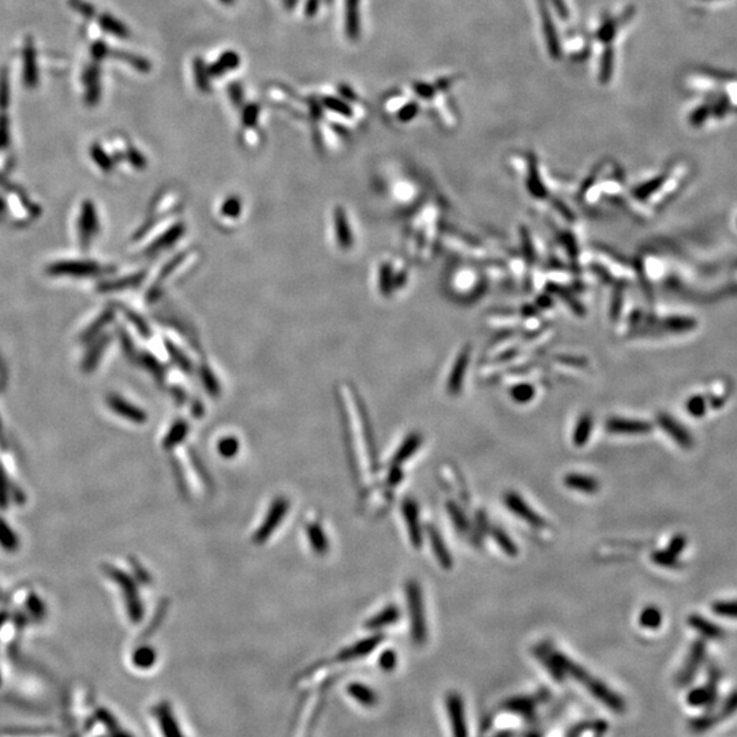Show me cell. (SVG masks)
<instances>
[{"label":"cell","mask_w":737,"mask_h":737,"mask_svg":"<svg viewBox=\"0 0 737 737\" xmlns=\"http://www.w3.org/2000/svg\"><path fill=\"white\" fill-rule=\"evenodd\" d=\"M558 661L564 669L565 677L571 676L575 681L580 682L598 702H601L604 706H607L614 713L625 711L624 699L617 692H614L613 689H611L604 681L589 674L582 665L575 664L571 658L565 657L560 651H558Z\"/></svg>","instance_id":"1"},{"label":"cell","mask_w":737,"mask_h":737,"mask_svg":"<svg viewBox=\"0 0 737 737\" xmlns=\"http://www.w3.org/2000/svg\"><path fill=\"white\" fill-rule=\"evenodd\" d=\"M406 596L411 621V636L418 646H422L428 640V622L421 584L417 580H409L406 584Z\"/></svg>","instance_id":"2"},{"label":"cell","mask_w":737,"mask_h":737,"mask_svg":"<svg viewBox=\"0 0 737 737\" xmlns=\"http://www.w3.org/2000/svg\"><path fill=\"white\" fill-rule=\"evenodd\" d=\"M288 509H290V501L286 497L275 498V501L272 502L265 516V520L262 522L259 529L255 531L253 541L255 544L266 542L272 537V534L277 530L282 520L287 516Z\"/></svg>","instance_id":"3"},{"label":"cell","mask_w":737,"mask_h":737,"mask_svg":"<svg viewBox=\"0 0 737 737\" xmlns=\"http://www.w3.org/2000/svg\"><path fill=\"white\" fill-rule=\"evenodd\" d=\"M504 502L507 505V508L513 513L516 515L518 518H520L522 520H524L526 523H529L531 527L534 529H544L547 527V522L545 519L538 513L535 512L527 502L526 500L519 495L518 493L515 491H508L504 494Z\"/></svg>","instance_id":"4"},{"label":"cell","mask_w":737,"mask_h":737,"mask_svg":"<svg viewBox=\"0 0 737 737\" xmlns=\"http://www.w3.org/2000/svg\"><path fill=\"white\" fill-rule=\"evenodd\" d=\"M445 707L451 723L452 736L467 737V724L463 698L458 692H449L445 698Z\"/></svg>","instance_id":"5"},{"label":"cell","mask_w":737,"mask_h":737,"mask_svg":"<svg viewBox=\"0 0 737 737\" xmlns=\"http://www.w3.org/2000/svg\"><path fill=\"white\" fill-rule=\"evenodd\" d=\"M402 512H403V518L407 523V530H409V537H410V541L413 544V547L420 551L424 545V533H422V527H421V520H420V508H418V504L413 500V498H406L402 504Z\"/></svg>","instance_id":"6"},{"label":"cell","mask_w":737,"mask_h":737,"mask_svg":"<svg viewBox=\"0 0 737 737\" xmlns=\"http://www.w3.org/2000/svg\"><path fill=\"white\" fill-rule=\"evenodd\" d=\"M100 265L92 261H61L48 268L52 276H95L100 273Z\"/></svg>","instance_id":"7"},{"label":"cell","mask_w":737,"mask_h":737,"mask_svg":"<svg viewBox=\"0 0 737 737\" xmlns=\"http://www.w3.org/2000/svg\"><path fill=\"white\" fill-rule=\"evenodd\" d=\"M112 572V576L114 579L122 586L123 590H124V597H126V602H127V608H128V614L130 617L137 622L142 618L144 616V608L139 602V598H138V594H137V589L134 586V583L131 582L130 578H127L123 572L119 571H111Z\"/></svg>","instance_id":"8"},{"label":"cell","mask_w":737,"mask_h":737,"mask_svg":"<svg viewBox=\"0 0 737 737\" xmlns=\"http://www.w3.org/2000/svg\"><path fill=\"white\" fill-rule=\"evenodd\" d=\"M97 227H99V222H97L96 209H95L92 202L86 201L82 205L81 215H79V222H78L79 242H81L82 247H86V246L89 245L92 237L97 233Z\"/></svg>","instance_id":"9"},{"label":"cell","mask_w":737,"mask_h":737,"mask_svg":"<svg viewBox=\"0 0 737 737\" xmlns=\"http://www.w3.org/2000/svg\"><path fill=\"white\" fill-rule=\"evenodd\" d=\"M705 656H706V647L703 645V642H695L688 653V657L678 674L677 677V681L678 684L684 685V684H688L689 681H692L694 676L696 674V671L699 669V667L702 665L703 660H705Z\"/></svg>","instance_id":"10"},{"label":"cell","mask_w":737,"mask_h":737,"mask_svg":"<svg viewBox=\"0 0 737 737\" xmlns=\"http://www.w3.org/2000/svg\"><path fill=\"white\" fill-rule=\"evenodd\" d=\"M153 714L157 720V724L160 727V731L163 737H186L182 734V729L171 710V706L166 702L159 703L153 709Z\"/></svg>","instance_id":"11"},{"label":"cell","mask_w":737,"mask_h":737,"mask_svg":"<svg viewBox=\"0 0 737 737\" xmlns=\"http://www.w3.org/2000/svg\"><path fill=\"white\" fill-rule=\"evenodd\" d=\"M534 654L556 681L561 682L567 678L564 669L558 661V651L554 650L551 645H547V643L538 645L534 649Z\"/></svg>","instance_id":"12"},{"label":"cell","mask_w":737,"mask_h":737,"mask_svg":"<svg viewBox=\"0 0 737 737\" xmlns=\"http://www.w3.org/2000/svg\"><path fill=\"white\" fill-rule=\"evenodd\" d=\"M658 425L665 433L669 434V437L678 444L684 449H691L694 445V440L689 434V431L682 428L680 422L674 420L669 414H660L658 415Z\"/></svg>","instance_id":"13"},{"label":"cell","mask_w":737,"mask_h":737,"mask_svg":"<svg viewBox=\"0 0 737 737\" xmlns=\"http://www.w3.org/2000/svg\"><path fill=\"white\" fill-rule=\"evenodd\" d=\"M382 640H384V635L368 636L366 639L360 640L355 645L342 650L337 654V660L339 661H353V660L364 658V657H366L368 654H370L371 651H374Z\"/></svg>","instance_id":"14"},{"label":"cell","mask_w":737,"mask_h":737,"mask_svg":"<svg viewBox=\"0 0 737 737\" xmlns=\"http://www.w3.org/2000/svg\"><path fill=\"white\" fill-rule=\"evenodd\" d=\"M426 534H428V538H429L431 551L435 556V560L438 561V564L444 569L449 571L452 568V565H453V558H452V554L449 552V549H448L441 533L433 524H428Z\"/></svg>","instance_id":"15"},{"label":"cell","mask_w":737,"mask_h":737,"mask_svg":"<svg viewBox=\"0 0 737 737\" xmlns=\"http://www.w3.org/2000/svg\"><path fill=\"white\" fill-rule=\"evenodd\" d=\"M653 426L650 422L640 420H628V418H609L607 421V430L614 434H646L651 431Z\"/></svg>","instance_id":"16"},{"label":"cell","mask_w":737,"mask_h":737,"mask_svg":"<svg viewBox=\"0 0 737 737\" xmlns=\"http://www.w3.org/2000/svg\"><path fill=\"white\" fill-rule=\"evenodd\" d=\"M717 700V676L709 681V684L692 689L688 696L687 702L694 707H711Z\"/></svg>","instance_id":"17"},{"label":"cell","mask_w":737,"mask_h":737,"mask_svg":"<svg viewBox=\"0 0 737 737\" xmlns=\"http://www.w3.org/2000/svg\"><path fill=\"white\" fill-rule=\"evenodd\" d=\"M469 366V350H464L462 351L453 366H452V371L449 374V378H448V384H446V389L451 395H459V392L462 391V386H463V381H464V375H466V370Z\"/></svg>","instance_id":"18"},{"label":"cell","mask_w":737,"mask_h":737,"mask_svg":"<svg viewBox=\"0 0 737 737\" xmlns=\"http://www.w3.org/2000/svg\"><path fill=\"white\" fill-rule=\"evenodd\" d=\"M564 485L572 491H582L586 494H596L601 487L597 478L579 473H571L565 475Z\"/></svg>","instance_id":"19"},{"label":"cell","mask_w":737,"mask_h":737,"mask_svg":"<svg viewBox=\"0 0 737 737\" xmlns=\"http://www.w3.org/2000/svg\"><path fill=\"white\" fill-rule=\"evenodd\" d=\"M333 222H335V234H336L337 244L343 248L351 247L354 242L353 231H351V226L348 223L347 215L342 206L336 208L335 215H333Z\"/></svg>","instance_id":"20"},{"label":"cell","mask_w":737,"mask_h":737,"mask_svg":"<svg viewBox=\"0 0 737 737\" xmlns=\"http://www.w3.org/2000/svg\"><path fill=\"white\" fill-rule=\"evenodd\" d=\"M108 403L110 406L112 407V410L115 413H118L119 415H122L123 418L128 420V421H132V422H137V424H142L146 421V414L139 410L138 407L130 404L128 402L123 400L122 397L119 396H111L108 399Z\"/></svg>","instance_id":"21"},{"label":"cell","mask_w":737,"mask_h":737,"mask_svg":"<svg viewBox=\"0 0 737 737\" xmlns=\"http://www.w3.org/2000/svg\"><path fill=\"white\" fill-rule=\"evenodd\" d=\"M421 444H422V435L420 433L409 434L406 437V440L397 448V451H396V453H395V456L392 459V464L400 466L404 462H407L420 449Z\"/></svg>","instance_id":"22"},{"label":"cell","mask_w":737,"mask_h":737,"mask_svg":"<svg viewBox=\"0 0 737 737\" xmlns=\"http://www.w3.org/2000/svg\"><path fill=\"white\" fill-rule=\"evenodd\" d=\"M239 64H241V58L237 52L226 51L217 61L208 67V72L210 78H220L226 72L238 68Z\"/></svg>","instance_id":"23"},{"label":"cell","mask_w":737,"mask_h":737,"mask_svg":"<svg viewBox=\"0 0 737 737\" xmlns=\"http://www.w3.org/2000/svg\"><path fill=\"white\" fill-rule=\"evenodd\" d=\"M346 35L350 40L360 39V0H346Z\"/></svg>","instance_id":"24"},{"label":"cell","mask_w":737,"mask_h":737,"mask_svg":"<svg viewBox=\"0 0 737 737\" xmlns=\"http://www.w3.org/2000/svg\"><path fill=\"white\" fill-rule=\"evenodd\" d=\"M399 618H400V609L396 605H389L385 609H382L380 613L368 618L365 627L368 629H380V628H385L388 625L397 622Z\"/></svg>","instance_id":"25"},{"label":"cell","mask_w":737,"mask_h":737,"mask_svg":"<svg viewBox=\"0 0 737 737\" xmlns=\"http://www.w3.org/2000/svg\"><path fill=\"white\" fill-rule=\"evenodd\" d=\"M593 428H594V420H593V415L591 414H582L580 418L576 422V426L573 429V434H572V441L576 446H583L587 444V441L590 440L591 437V433H593Z\"/></svg>","instance_id":"26"},{"label":"cell","mask_w":737,"mask_h":737,"mask_svg":"<svg viewBox=\"0 0 737 737\" xmlns=\"http://www.w3.org/2000/svg\"><path fill=\"white\" fill-rule=\"evenodd\" d=\"M307 538L311 549L317 554H325L329 551V541L318 523H310L306 527Z\"/></svg>","instance_id":"27"},{"label":"cell","mask_w":737,"mask_h":737,"mask_svg":"<svg viewBox=\"0 0 737 737\" xmlns=\"http://www.w3.org/2000/svg\"><path fill=\"white\" fill-rule=\"evenodd\" d=\"M348 694L361 705L364 706H375L378 702V696L373 688H370L361 682H353L347 688Z\"/></svg>","instance_id":"28"},{"label":"cell","mask_w":737,"mask_h":737,"mask_svg":"<svg viewBox=\"0 0 737 737\" xmlns=\"http://www.w3.org/2000/svg\"><path fill=\"white\" fill-rule=\"evenodd\" d=\"M445 507H446L448 515H449V518H451V520H452V523H453L456 531H458V533H463V534H464V533H469L471 524H470V522H469V519H467L464 511L462 509V507H460L458 502L452 501V500L446 501V505H445Z\"/></svg>","instance_id":"29"},{"label":"cell","mask_w":737,"mask_h":737,"mask_svg":"<svg viewBox=\"0 0 737 737\" xmlns=\"http://www.w3.org/2000/svg\"><path fill=\"white\" fill-rule=\"evenodd\" d=\"M489 534H491V538L495 541V544L500 547V549L504 553H507L508 556L511 557H515L518 556L519 549H518V545L515 544V541L507 534L505 530L497 527V526H491L489 529Z\"/></svg>","instance_id":"30"},{"label":"cell","mask_w":737,"mask_h":737,"mask_svg":"<svg viewBox=\"0 0 737 737\" xmlns=\"http://www.w3.org/2000/svg\"><path fill=\"white\" fill-rule=\"evenodd\" d=\"M689 625L692 628H695L698 632H700L703 636L706 638H710V639H718L723 636V629L711 622H709L706 618L700 617V616H691L689 620H688Z\"/></svg>","instance_id":"31"},{"label":"cell","mask_w":737,"mask_h":737,"mask_svg":"<svg viewBox=\"0 0 737 737\" xmlns=\"http://www.w3.org/2000/svg\"><path fill=\"white\" fill-rule=\"evenodd\" d=\"M193 71H194V79L195 85L201 92H209L210 90V75L208 72V66L201 58H195L193 61Z\"/></svg>","instance_id":"32"},{"label":"cell","mask_w":737,"mask_h":737,"mask_svg":"<svg viewBox=\"0 0 737 737\" xmlns=\"http://www.w3.org/2000/svg\"><path fill=\"white\" fill-rule=\"evenodd\" d=\"M187 433H188V424L184 422V421H177L173 425V428L170 429V431L167 433V435H166V440L163 442L164 448L166 449H173L174 446L181 444L186 438Z\"/></svg>","instance_id":"33"},{"label":"cell","mask_w":737,"mask_h":737,"mask_svg":"<svg viewBox=\"0 0 737 737\" xmlns=\"http://www.w3.org/2000/svg\"><path fill=\"white\" fill-rule=\"evenodd\" d=\"M639 624L646 629H657L662 624V613L657 607H646L639 614Z\"/></svg>","instance_id":"34"},{"label":"cell","mask_w":737,"mask_h":737,"mask_svg":"<svg viewBox=\"0 0 737 737\" xmlns=\"http://www.w3.org/2000/svg\"><path fill=\"white\" fill-rule=\"evenodd\" d=\"M489 520H488V516L484 511H478L477 512V516H475V524H474V530H473V535H471V541L475 547H480L485 538V535L489 533Z\"/></svg>","instance_id":"35"},{"label":"cell","mask_w":737,"mask_h":737,"mask_svg":"<svg viewBox=\"0 0 737 737\" xmlns=\"http://www.w3.org/2000/svg\"><path fill=\"white\" fill-rule=\"evenodd\" d=\"M132 662L139 669H149L156 662V651L152 647L142 646L138 650H135L132 656Z\"/></svg>","instance_id":"36"},{"label":"cell","mask_w":737,"mask_h":737,"mask_svg":"<svg viewBox=\"0 0 737 737\" xmlns=\"http://www.w3.org/2000/svg\"><path fill=\"white\" fill-rule=\"evenodd\" d=\"M511 397L520 404L529 403L535 396V389L531 384H518L509 391Z\"/></svg>","instance_id":"37"},{"label":"cell","mask_w":737,"mask_h":737,"mask_svg":"<svg viewBox=\"0 0 737 737\" xmlns=\"http://www.w3.org/2000/svg\"><path fill=\"white\" fill-rule=\"evenodd\" d=\"M542 21H544V26H545V35L548 37V43H549V51L552 54V57H558V41H557V37H556V33H554V28H553L552 21H551V17L549 14L542 8Z\"/></svg>","instance_id":"38"},{"label":"cell","mask_w":737,"mask_h":737,"mask_svg":"<svg viewBox=\"0 0 737 737\" xmlns=\"http://www.w3.org/2000/svg\"><path fill=\"white\" fill-rule=\"evenodd\" d=\"M507 707L512 711H518V713H522L524 714L526 717H530L533 713H534V702L530 699V698H519V699H512L507 703Z\"/></svg>","instance_id":"39"},{"label":"cell","mask_w":737,"mask_h":737,"mask_svg":"<svg viewBox=\"0 0 737 737\" xmlns=\"http://www.w3.org/2000/svg\"><path fill=\"white\" fill-rule=\"evenodd\" d=\"M651 560L660 567L664 568H676L678 567V556L669 551H657L651 553Z\"/></svg>","instance_id":"40"},{"label":"cell","mask_w":737,"mask_h":737,"mask_svg":"<svg viewBox=\"0 0 737 737\" xmlns=\"http://www.w3.org/2000/svg\"><path fill=\"white\" fill-rule=\"evenodd\" d=\"M322 103H324V106H325L328 110H331V111L335 112V114H339V115H342V117H351V115H353L351 108H350L343 100H340V99H336V97L329 96V97H324Z\"/></svg>","instance_id":"41"},{"label":"cell","mask_w":737,"mask_h":737,"mask_svg":"<svg viewBox=\"0 0 737 737\" xmlns=\"http://www.w3.org/2000/svg\"><path fill=\"white\" fill-rule=\"evenodd\" d=\"M217 449L224 458H234L239 452V441L234 437H226L217 444Z\"/></svg>","instance_id":"42"},{"label":"cell","mask_w":737,"mask_h":737,"mask_svg":"<svg viewBox=\"0 0 737 737\" xmlns=\"http://www.w3.org/2000/svg\"><path fill=\"white\" fill-rule=\"evenodd\" d=\"M736 713L737 691H735V692H734V694H732V695H731V696H729V698H728V699H727V700L724 702V705H723V707H721V710H720V711H718V713L716 714V717H717L718 723H721L723 720H725V718H729V717H732V716H734V714H736Z\"/></svg>","instance_id":"43"},{"label":"cell","mask_w":737,"mask_h":737,"mask_svg":"<svg viewBox=\"0 0 737 737\" xmlns=\"http://www.w3.org/2000/svg\"><path fill=\"white\" fill-rule=\"evenodd\" d=\"M142 276H144V275L138 273V275H132V276L124 277L122 280L119 279V280H117V282H111V283L103 286L101 290H107V291H110V290H123V288H127V287H132V286H135V284H138V283L141 282Z\"/></svg>","instance_id":"44"},{"label":"cell","mask_w":737,"mask_h":737,"mask_svg":"<svg viewBox=\"0 0 737 737\" xmlns=\"http://www.w3.org/2000/svg\"><path fill=\"white\" fill-rule=\"evenodd\" d=\"M714 613L729 618H737V601H720L713 605Z\"/></svg>","instance_id":"45"},{"label":"cell","mask_w":737,"mask_h":737,"mask_svg":"<svg viewBox=\"0 0 737 737\" xmlns=\"http://www.w3.org/2000/svg\"><path fill=\"white\" fill-rule=\"evenodd\" d=\"M242 212V202L237 197L227 198L222 205V215L227 217H237Z\"/></svg>","instance_id":"46"},{"label":"cell","mask_w":737,"mask_h":737,"mask_svg":"<svg viewBox=\"0 0 737 737\" xmlns=\"http://www.w3.org/2000/svg\"><path fill=\"white\" fill-rule=\"evenodd\" d=\"M201 377H202V382H204L205 388L210 392V395L212 396H217L220 393V385L216 381L215 375L212 374V370L209 368H201Z\"/></svg>","instance_id":"47"},{"label":"cell","mask_w":737,"mask_h":737,"mask_svg":"<svg viewBox=\"0 0 737 737\" xmlns=\"http://www.w3.org/2000/svg\"><path fill=\"white\" fill-rule=\"evenodd\" d=\"M396 664H397V656L393 650H385L378 658V665L385 672H392L396 668Z\"/></svg>","instance_id":"48"},{"label":"cell","mask_w":737,"mask_h":737,"mask_svg":"<svg viewBox=\"0 0 737 737\" xmlns=\"http://www.w3.org/2000/svg\"><path fill=\"white\" fill-rule=\"evenodd\" d=\"M395 282L392 280V271L388 265H382L381 269H380V287H381V291H384L385 294L391 291V288L395 286L393 284Z\"/></svg>","instance_id":"49"},{"label":"cell","mask_w":737,"mask_h":737,"mask_svg":"<svg viewBox=\"0 0 737 737\" xmlns=\"http://www.w3.org/2000/svg\"><path fill=\"white\" fill-rule=\"evenodd\" d=\"M687 411L695 418L703 417V414H705V402H703V399L699 397V396L691 397L688 400V403H687Z\"/></svg>","instance_id":"50"},{"label":"cell","mask_w":737,"mask_h":737,"mask_svg":"<svg viewBox=\"0 0 737 737\" xmlns=\"http://www.w3.org/2000/svg\"><path fill=\"white\" fill-rule=\"evenodd\" d=\"M258 115H259V108L258 106L255 104H250L247 106L245 110H244V114H242V122L245 124L246 127H254L257 119H258Z\"/></svg>","instance_id":"51"},{"label":"cell","mask_w":737,"mask_h":737,"mask_svg":"<svg viewBox=\"0 0 737 737\" xmlns=\"http://www.w3.org/2000/svg\"><path fill=\"white\" fill-rule=\"evenodd\" d=\"M403 477H404V474H403V471L400 470V466H395V464H392V467H391V470H389V473H388V477H386V484H388L391 488H395V487H397V485L402 482Z\"/></svg>","instance_id":"52"},{"label":"cell","mask_w":737,"mask_h":737,"mask_svg":"<svg viewBox=\"0 0 737 737\" xmlns=\"http://www.w3.org/2000/svg\"><path fill=\"white\" fill-rule=\"evenodd\" d=\"M190 456H191V462H193L194 467H195V469L198 470V473H199V475H201L202 481H204V482H205L206 485H210V478H209V474H208V473L205 471V469H204L202 463H201V462L198 460V458H197V456L194 455V452H193V451L190 452Z\"/></svg>","instance_id":"53"},{"label":"cell","mask_w":737,"mask_h":737,"mask_svg":"<svg viewBox=\"0 0 737 737\" xmlns=\"http://www.w3.org/2000/svg\"><path fill=\"white\" fill-rule=\"evenodd\" d=\"M230 92V96L233 99V103L235 106H242V101H244V92H242V88L237 83H233L228 89Z\"/></svg>","instance_id":"54"},{"label":"cell","mask_w":737,"mask_h":737,"mask_svg":"<svg viewBox=\"0 0 737 737\" xmlns=\"http://www.w3.org/2000/svg\"><path fill=\"white\" fill-rule=\"evenodd\" d=\"M684 548H685V538L681 537V535H677V537H675V538L671 541L668 551L671 553H674L676 556H678L680 553L684 551Z\"/></svg>","instance_id":"55"},{"label":"cell","mask_w":737,"mask_h":737,"mask_svg":"<svg viewBox=\"0 0 737 737\" xmlns=\"http://www.w3.org/2000/svg\"><path fill=\"white\" fill-rule=\"evenodd\" d=\"M417 112H418V106L417 104H410L399 114V119L402 122H409L411 118H414L417 115Z\"/></svg>","instance_id":"56"},{"label":"cell","mask_w":737,"mask_h":737,"mask_svg":"<svg viewBox=\"0 0 737 737\" xmlns=\"http://www.w3.org/2000/svg\"><path fill=\"white\" fill-rule=\"evenodd\" d=\"M604 67H602V79H607L609 72H611V68H612V54L611 51H607L605 52V61H604Z\"/></svg>","instance_id":"57"},{"label":"cell","mask_w":737,"mask_h":737,"mask_svg":"<svg viewBox=\"0 0 737 737\" xmlns=\"http://www.w3.org/2000/svg\"><path fill=\"white\" fill-rule=\"evenodd\" d=\"M320 1L321 0H307L306 4H305V14H306L307 17H314L317 14Z\"/></svg>","instance_id":"58"},{"label":"cell","mask_w":737,"mask_h":737,"mask_svg":"<svg viewBox=\"0 0 737 737\" xmlns=\"http://www.w3.org/2000/svg\"><path fill=\"white\" fill-rule=\"evenodd\" d=\"M107 737H134V736H132V735H130V734H127V732H126V731H122V729H118V731H114V732H110V735H108V736H107Z\"/></svg>","instance_id":"59"},{"label":"cell","mask_w":737,"mask_h":737,"mask_svg":"<svg viewBox=\"0 0 737 737\" xmlns=\"http://www.w3.org/2000/svg\"><path fill=\"white\" fill-rule=\"evenodd\" d=\"M297 1H298V0H287V1H286V4H287V7H288V8H291V7H294V6L297 4Z\"/></svg>","instance_id":"60"},{"label":"cell","mask_w":737,"mask_h":737,"mask_svg":"<svg viewBox=\"0 0 737 737\" xmlns=\"http://www.w3.org/2000/svg\"><path fill=\"white\" fill-rule=\"evenodd\" d=\"M220 1H222L223 4H226V6H233V4L235 3V0H220Z\"/></svg>","instance_id":"61"},{"label":"cell","mask_w":737,"mask_h":737,"mask_svg":"<svg viewBox=\"0 0 737 737\" xmlns=\"http://www.w3.org/2000/svg\"><path fill=\"white\" fill-rule=\"evenodd\" d=\"M0 684H1V677H0Z\"/></svg>","instance_id":"62"}]
</instances>
